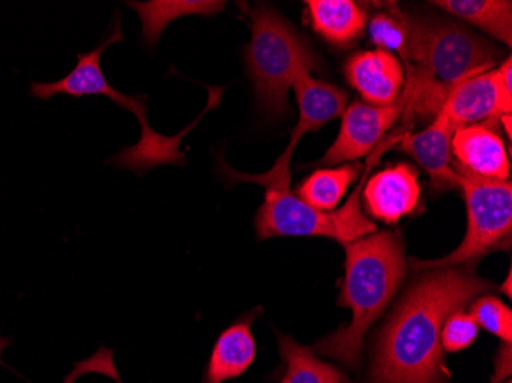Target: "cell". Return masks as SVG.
Returning <instances> with one entry per match:
<instances>
[{
	"label": "cell",
	"mask_w": 512,
	"mask_h": 383,
	"mask_svg": "<svg viewBox=\"0 0 512 383\" xmlns=\"http://www.w3.org/2000/svg\"><path fill=\"white\" fill-rule=\"evenodd\" d=\"M345 278L339 305L353 311L347 327L315 345L322 356L356 368L368 328L387 310L407 276L404 239L396 230H382L345 246Z\"/></svg>",
	"instance_id": "obj_2"
},
{
	"label": "cell",
	"mask_w": 512,
	"mask_h": 383,
	"mask_svg": "<svg viewBox=\"0 0 512 383\" xmlns=\"http://www.w3.org/2000/svg\"><path fill=\"white\" fill-rule=\"evenodd\" d=\"M249 17L252 39L244 48L247 76L255 92L256 106L267 120L289 115V89L302 73L321 68L309 43L292 23L267 4L238 2Z\"/></svg>",
	"instance_id": "obj_4"
},
{
	"label": "cell",
	"mask_w": 512,
	"mask_h": 383,
	"mask_svg": "<svg viewBox=\"0 0 512 383\" xmlns=\"http://www.w3.org/2000/svg\"><path fill=\"white\" fill-rule=\"evenodd\" d=\"M405 17L408 23L407 68H422L447 88L490 71L502 57L497 46L453 20L410 14Z\"/></svg>",
	"instance_id": "obj_6"
},
{
	"label": "cell",
	"mask_w": 512,
	"mask_h": 383,
	"mask_svg": "<svg viewBox=\"0 0 512 383\" xmlns=\"http://www.w3.org/2000/svg\"><path fill=\"white\" fill-rule=\"evenodd\" d=\"M405 106L407 97L404 94L398 103L384 108L362 102L352 103L342 114L338 138L318 164L335 166L371 154L378 148L384 135L405 114Z\"/></svg>",
	"instance_id": "obj_10"
},
{
	"label": "cell",
	"mask_w": 512,
	"mask_h": 383,
	"mask_svg": "<svg viewBox=\"0 0 512 383\" xmlns=\"http://www.w3.org/2000/svg\"><path fill=\"white\" fill-rule=\"evenodd\" d=\"M479 336V325L473 316L456 311L448 316L442 328V348L448 353H457L473 345Z\"/></svg>",
	"instance_id": "obj_23"
},
{
	"label": "cell",
	"mask_w": 512,
	"mask_h": 383,
	"mask_svg": "<svg viewBox=\"0 0 512 383\" xmlns=\"http://www.w3.org/2000/svg\"><path fill=\"white\" fill-rule=\"evenodd\" d=\"M368 34L378 50L398 53L408 65V23L405 13L391 7L387 13L376 14L368 22Z\"/></svg>",
	"instance_id": "obj_21"
},
{
	"label": "cell",
	"mask_w": 512,
	"mask_h": 383,
	"mask_svg": "<svg viewBox=\"0 0 512 383\" xmlns=\"http://www.w3.org/2000/svg\"><path fill=\"white\" fill-rule=\"evenodd\" d=\"M457 184L467 203V235L450 255L434 261L411 259L413 270L437 269L473 264L486 253L511 241L512 184L511 181L479 177L454 163Z\"/></svg>",
	"instance_id": "obj_7"
},
{
	"label": "cell",
	"mask_w": 512,
	"mask_h": 383,
	"mask_svg": "<svg viewBox=\"0 0 512 383\" xmlns=\"http://www.w3.org/2000/svg\"><path fill=\"white\" fill-rule=\"evenodd\" d=\"M293 88L298 100L299 120L290 134L289 145L284 149L283 154L279 155L272 169L264 174H241L221 160V172L226 180H230V183H255L266 189L289 192L292 184L290 164H292L293 152L301 138L309 132L319 131L325 123L342 117L347 109V92L342 91L338 86L313 79L310 73H302L298 76L293 83Z\"/></svg>",
	"instance_id": "obj_8"
},
{
	"label": "cell",
	"mask_w": 512,
	"mask_h": 383,
	"mask_svg": "<svg viewBox=\"0 0 512 383\" xmlns=\"http://www.w3.org/2000/svg\"><path fill=\"white\" fill-rule=\"evenodd\" d=\"M453 126L444 114H437L425 131L404 132L398 143L399 151L410 155L431 177L434 189L448 190L459 187L454 167L451 166V140Z\"/></svg>",
	"instance_id": "obj_14"
},
{
	"label": "cell",
	"mask_w": 512,
	"mask_h": 383,
	"mask_svg": "<svg viewBox=\"0 0 512 383\" xmlns=\"http://www.w3.org/2000/svg\"><path fill=\"white\" fill-rule=\"evenodd\" d=\"M260 313V308L250 311L220 334L207 364L203 383H223L249 370L256 356L252 324Z\"/></svg>",
	"instance_id": "obj_15"
},
{
	"label": "cell",
	"mask_w": 512,
	"mask_h": 383,
	"mask_svg": "<svg viewBox=\"0 0 512 383\" xmlns=\"http://www.w3.org/2000/svg\"><path fill=\"white\" fill-rule=\"evenodd\" d=\"M404 132L391 135L382 140L378 148L371 152L365 174L359 180L358 187L353 190L344 207L332 212H322L304 203L292 192L266 190L264 203L256 212L255 229L258 239L276 238V236H325L332 238L342 246L355 243L364 236L376 232L373 221L364 215L361 206L362 187L367 181L371 167L381 160L384 152L399 143Z\"/></svg>",
	"instance_id": "obj_5"
},
{
	"label": "cell",
	"mask_w": 512,
	"mask_h": 383,
	"mask_svg": "<svg viewBox=\"0 0 512 383\" xmlns=\"http://www.w3.org/2000/svg\"><path fill=\"white\" fill-rule=\"evenodd\" d=\"M348 83L368 105L391 106L404 92L405 71L401 60L384 50L362 51L345 63Z\"/></svg>",
	"instance_id": "obj_12"
},
{
	"label": "cell",
	"mask_w": 512,
	"mask_h": 383,
	"mask_svg": "<svg viewBox=\"0 0 512 383\" xmlns=\"http://www.w3.org/2000/svg\"><path fill=\"white\" fill-rule=\"evenodd\" d=\"M471 313L479 327L490 331L506 344L512 341V313L496 296H482L471 305Z\"/></svg>",
	"instance_id": "obj_22"
},
{
	"label": "cell",
	"mask_w": 512,
	"mask_h": 383,
	"mask_svg": "<svg viewBox=\"0 0 512 383\" xmlns=\"http://www.w3.org/2000/svg\"><path fill=\"white\" fill-rule=\"evenodd\" d=\"M361 171L362 167L358 163L318 169L302 181L298 198L322 212H332L347 194L348 187L361 178Z\"/></svg>",
	"instance_id": "obj_19"
},
{
	"label": "cell",
	"mask_w": 512,
	"mask_h": 383,
	"mask_svg": "<svg viewBox=\"0 0 512 383\" xmlns=\"http://www.w3.org/2000/svg\"><path fill=\"white\" fill-rule=\"evenodd\" d=\"M379 331L368 383H447L442 328L448 316L494 289L476 262L421 270Z\"/></svg>",
	"instance_id": "obj_1"
},
{
	"label": "cell",
	"mask_w": 512,
	"mask_h": 383,
	"mask_svg": "<svg viewBox=\"0 0 512 383\" xmlns=\"http://www.w3.org/2000/svg\"><path fill=\"white\" fill-rule=\"evenodd\" d=\"M119 42H125V36H123L122 30V17L115 11L114 23L109 27L102 45L97 46L96 50L79 54L76 68L68 76L63 77L62 80L50 83H31V97L40 100H50L51 97L59 94L71 95L76 99H82V97H88V95L108 97L115 105L132 112L140 122V128H142V138H140L137 145L123 149L122 152L114 155L109 163L122 167V169L137 172L138 175H145L146 172L158 166H168V164L183 166V163H186V155L180 151L181 138L188 134L194 126L198 125L201 117L207 111L217 108L224 89L209 88V105L206 106L203 114L183 132L175 135V137L158 134L148 122V95L123 94L119 89L109 85L105 74H103V53L108 50L109 46Z\"/></svg>",
	"instance_id": "obj_3"
},
{
	"label": "cell",
	"mask_w": 512,
	"mask_h": 383,
	"mask_svg": "<svg viewBox=\"0 0 512 383\" xmlns=\"http://www.w3.org/2000/svg\"><path fill=\"white\" fill-rule=\"evenodd\" d=\"M8 345H10V339L4 338V336H0V359H2V353H4V350L8 347Z\"/></svg>",
	"instance_id": "obj_27"
},
{
	"label": "cell",
	"mask_w": 512,
	"mask_h": 383,
	"mask_svg": "<svg viewBox=\"0 0 512 383\" xmlns=\"http://www.w3.org/2000/svg\"><path fill=\"white\" fill-rule=\"evenodd\" d=\"M361 195L371 217L385 224H396L416 210L421 200V184L416 169L401 163L365 181Z\"/></svg>",
	"instance_id": "obj_11"
},
{
	"label": "cell",
	"mask_w": 512,
	"mask_h": 383,
	"mask_svg": "<svg viewBox=\"0 0 512 383\" xmlns=\"http://www.w3.org/2000/svg\"><path fill=\"white\" fill-rule=\"evenodd\" d=\"M511 272H509V275H508V278H506V282L505 284H502V287H500V290H502V292H505L506 295L509 296V298H511V295H512V292H511Z\"/></svg>",
	"instance_id": "obj_26"
},
{
	"label": "cell",
	"mask_w": 512,
	"mask_h": 383,
	"mask_svg": "<svg viewBox=\"0 0 512 383\" xmlns=\"http://www.w3.org/2000/svg\"><path fill=\"white\" fill-rule=\"evenodd\" d=\"M226 2H129V7L142 16L143 39L146 45H155L163 28L172 20L186 14H217L223 10Z\"/></svg>",
	"instance_id": "obj_20"
},
{
	"label": "cell",
	"mask_w": 512,
	"mask_h": 383,
	"mask_svg": "<svg viewBox=\"0 0 512 383\" xmlns=\"http://www.w3.org/2000/svg\"><path fill=\"white\" fill-rule=\"evenodd\" d=\"M431 5L486 31L505 45H512V2L509 0H436Z\"/></svg>",
	"instance_id": "obj_17"
},
{
	"label": "cell",
	"mask_w": 512,
	"mask_h": 383,
	"mask_svg": "<svg viewBox=\"0 0 512 383\" xmlns=\"http://www.w3.org/2000/svg\"><path fill=\"white\" fill-rule=\"evenodd\" d=\"M512 60H505L497 69L468 77L451 86L440 114L447 117L454 131L511 115Z\"/></svg>",
	"instance_id": "obj_9"
},
{
	"label": "cell",
	"mask_w": 512,
	"mask_h": 383,
	"mask_svg": "<svg viewBox=\"0 0 512 383\" xmlns=\"http://www.w3.org/2000/svg\"><path fill=\"white\" fill-rule=\"evenodd\" d=\"M451 154L456 164L471 174L490 180H509L511 163L502 137L486 123L465 126L454 132Z\"/></svg>",
	"instance_id": "obj_13"
},
{
	"label": "cell",
	"mask_w": 512,
	"mask_h": 383,
	"mask_svg": "<svg viewBox=\"0 0 512 383\" xmlns=\"http://www.w3.org/2000/svg\"><path fill=\"white\" fill-rule=\"evenodd\" d=\"M279 354L286 364L281 383H352L335 365L321 361L310 348L278 333Z\"/></svg>",
	"instance_id": "obj_18"
},
{
	"label": "cell",
	"mask_w": 512,
	"mask_h": 383,
	"mask_svg": "<svg viewBox=\"0 0 512 383\" xmlns=\"http://www.w3.org/2000/svg\"><path fill=\"white\" fill-rule=\"evenodd\" d=\"M307 13L313 30L330 45H355L367 28V11L352 0H309Z\"/></svg>",
	"instance_id": "obj_16"
},
{
	"label": "cell",
	"mask_w": 512,
	"mask_h": 383,
	"mask_svg": "<svg viewBox=\"0 0 512 383\" xmlns=\"http://www.w3.org/2000/svg\"><path fill=\"white\" fill-rule=\"evenodd\" d=\"M496 377L494 383L506 379L511 374V344L502 345L496 362Z\"/></svg>",
	"instance_id": "obj_24"
},
{
	"label": "cell",
	"mask_w": 512,
	"mask_h": 383,
	"mask_svg": "<svg viewBox=\"0 0 512 383\" xmlns=\"http://www.w3.org/2000/svg\"><path fill=\"white\" fill-rule=\"evenodd\" d=\"M500 122H502L503 128H505L506 135H508V140H511V137H512V132H511L512 117H511V115H502V117H500Z\"/></svg>",
	"instance_id": "obj_25"
}]
</instances>
